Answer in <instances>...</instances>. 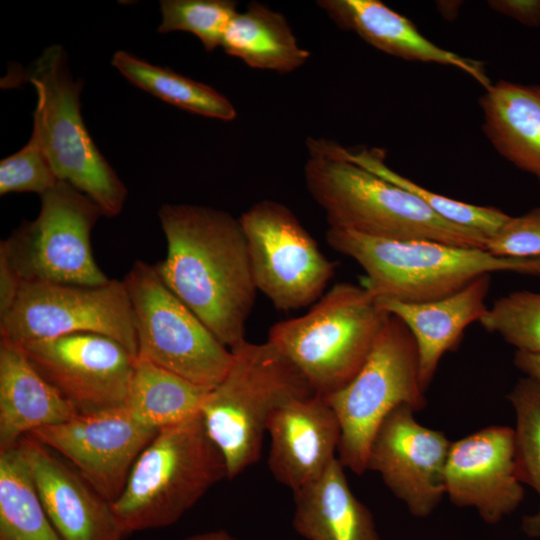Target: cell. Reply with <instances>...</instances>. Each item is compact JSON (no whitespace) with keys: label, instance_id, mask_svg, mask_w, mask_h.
Here are the masks:
<instances>
[{"label":"cell","instance_id":"7","mask_svg":"<svg viewBox=\"0 0 540 540\" xmlns=\"http://www.w3.org/2000/svg\"><path fill=\"white\" fill-rule=\"evenodd\" d=\"M25 77L37 94L32 135L58 180L92 199L104 216L118 215L127 189L85 127L79 101L83 85L73 80L64 49L60 45L47 47Z\"/></svg>","mask_w":540,"mask_h":540},{"label":"cell","instance_id":"34","mask_svg":"<svg viewBox=\"0 0 540 540\" xmlns=\"http://www.w3.org/2000/svg\"><path fill=\"white\" fill-rule=\"evenodd\" d=\"M488 6L530 28L540 27V0H490Z\"/></svg>","mask_w":540,"mask_h":540},{"label":"cell","instance_id":"5","mask_svg":"<svg viewBox=\"0 0 540 540\" xmlns=\"http://www.w3.org/2000/svg\"><path fill=\"white\" fill-rule=\"evenodd\" d=\"M224 478L225 460L198 413L157 432L112 508L127 534L167 527Z\"/></svg>","mask_w":540,"mask_h":540},{"label":"cell","instance_id":"3","mask_svg":"<svg viewBox=\"0 0 540 540\" xmlns=\"http://www.w3.org/2000/svg\"><path fill=\"white\" fill-rule=\"evenodd\" d=\"M326 241L365 272L364 287L376 299L405 303L438 300L494 272L540 277V258L498 257L487 250L429 240L379 239L331 228Z\"/></svg>","mask_w":540,"mask_h":540},{"label":"cell","instance_id":"26","mask_svg":"<svg viewBox=\"0 0 540 540\" xmlns=\"http://www.w3.org/2000/svg\"><path fill=\"white\" fill-rule=\"evenodd\" d=\"M112 64L134 85L179 109L223 121L237 117L230 100L207 84L148 63L125 51H117Z\"/></svg>","mask_w":540,"mask_h":540},{"label":"cell","instance_id":"28","mask_svg":"<svg viewBox=\"0 0 540 540\" xmlns=\"http://www.w3.org/2000/svg\"><path fill=\"white\" fill-rule=\"evenodd\" d=\"M342 155L367 171L412 193L443 219L491 237L510 217L498 208L480 206L437 194L389 168L380 149L349 150L340 146Z\"/></svg>","mask_w":540,"mask_h":540},{"label":"cell","instance_id":"10","mask_svg":"<svg viewBox=\"0 0 540 540\" xmlns=\"http://www.w3.org/2000/svg\"><path fill=\"white\" fill-rule=\"evenodd\" d=\"M41 197L38 216L0 243V254L22 282L101 285L110 279L96 263L91 232L101 208L67 182Z\"/></svg>","mask_w":540,"mask_h":540},{"label":"cell","instance_id":"15","mask_svg":"<svg viewBox=\"0 0 540 540\" xmlns=\"http://www.w3.org/2000/svg\"><path fill=\"white\" fill-rule=\"evenodd\" d=\"M408 405L395 408L377 429L366 470L376 472L416 517H426L445 496V469L452 441L421 425Z\"/></svg>","mask_w":540,"mask_h":540},{"label":"cell","instance_id":"6","mask_svg":"<svg viewBox=\"0 0 540 540\" xmlns=\"http://www.w3.org/2000/svg\"><path fill=\"white\" fill-rule=\"evenodd\" d=\"M388 316L364 286L337 283L307 313L275 323L267 341L328 396L357 374Z\"/></svg>","mask_w":540,"mask_h":540},{"label":"cell","instance_id":"14","mask_svg":"<svg viewBox=\"0 0 540 540\" xmlns=\"http://www.w3.org/2000/svg\"><path fill=\"white\" fill-rule=\"evenodd\" d=\"M136 420L125 406L78 413L31 436L61 455L106 500L114 502L125 487L140 453L157 434Z\"/></svg>","mask_w":540,"mask_h":540},{"label":"cell","instance_id":"4","mask_svg":"<svg viewBox=\"0 0 540 540\" xmlns=\"http://www.w3.org/2000/svg\"><path fill=\"white\" fill-rule=\"evenodd\" d=\"M222 380L207 394L200 415L221 452L228 479L255 464L268 421L286 402L315 394L300 371L274 345L244 340L231 349Z\"/></svg>","mask_w":540,"mask_h":540},{"label":"cell","instance_id":"13","mask_svg":"<svg viewBox=\"0 0 540 540\" xmlns=\"http://www.w3.org/2000/svg\"><path fill=\"white\" fill-rule=\"evenodd\" d=\"M19 346L36 370L79 413L125 404L137 356L113 338L74 333Z\"/></svg>","mask_w":540,"mask_h":540},{"label":"cell","instance_id":"35","mask_svg":"<svg viewBox=\"0 0 540 540\" xmlns=\"http://www.w3.org/2000/svg\"><path fill=\"white\" fill-rule=\"evenodd\" d=\"M22 281L3 255L0 254V318L12 308Z\"/></svg>","mask_w":540,"mask_h":540},{"label":"cell","instance_id":"22","mask_svg":"<svg viewBox=\"0 0 540 540\" xmlns=\"http://www.w3.org/2000/svg\"><path fill=\"white\" fill-rule=\"evenodd\" d=\"M338 457L293 492V528L307 540H382L369 509L353 494Z\"/></svg>","mask_w":540,"mask_h":540},{"label":"cell","instance_id":"25","mask_svg":"<svg viewBox=\"0 0 540 540\" xmlns=\"http://www.w3.org/2000/svg\"><path fill=\"white\" fill-rule=\"evenodd\" d=\"M211 389L137 357L124 406L136 420L159 431L200 413Z\"/></svg>","mask_w":540,"mask_h":540},{"label":"cell","instance_id":"31","mask_svg":"<svg viewBox=\"0 0 540 540\" xmlns=\"http://www.w3.org/2000/svg\"><path fill=\"white\" fill-rule=\"evenodd\" d=\"M237 5L233 0H162L158 32L192 33L211 52L221 46L226 27L238 12Z\"/></svg>","mask_w":540,"mask_h":540},{"label":"cell","instance_id":"2","mask_svg":"<svg viewBox=\"0 0 540 540\" xmlns=\"http://www.w3.org/2000/svg\"><path fill=\"white\" fill-rule=\"evenodd\" d=\"M307 149L306 188L329 227L379 239L486 250L485 235L443 219L412 193L345 158L333 141L309 138Z\"/></svg>","mask_w":540,"mask_h":540},{"label":"cell","instance_id":"32","mask_svg":"<svg viewBox=\"0 0 540 540\" xmlns=\"http://www.w3.org/2000/svg\"><path fill=\"white\" fill-rule=\"evenodd\" d=\"M58 178L39 141L31 135L18 152L0 162V194L33 192L40 196L51 190Z\"/></svg>","mask_w":540,"mask_h":540},{"label":"cell","instance_id":"20","mask_svg":"<svg viewBox=\"0 0 540 540\" xmlns=\"http://www.w3.org/2000/svg\"><path fill=\"white\" fill-rule=\"evenodd\" d=\"M317 5L342 29L357 33L375 48L410 61L456 67L484 89L491 82L480 61L464 58L428 40L406 17L379 0H319Z\"/></svg>","mask_w":540,"mask_h":540},{"label":"cell","instance_id":"18","mask_svg":"<svg viewBox=\"0 0 540 540\" xmlns=\"http://www.w3.org/2000/svg\"><path fill=\"white\" fill-rule=\"evenodd\" d=\"M268 468L292 492L318 479L337 458L341 429L324 396L292 399L271 415Z\"/></svg>","mask_w":540,"mask_h":540},{"label":"cell","instance_id":"12","mask_svg":"<svg viewBox=\"0 0 540 540\" xmlns=\"http://www.w3.org/2000/svg\"><path fill=\"white\" fill-rule=\"evenodd\" d=\"M239 221L256 288L276 309L303 308L324 294L336 266L288 207L262 200Z\"/></svg>","mask_w":540,"mask_h":540},{"label":"cell","instance_id":"1","mask_svg":"<svg viewBox=\"0 0 540 540\" xmlns=\"http://www.w3.org/2000/svg\"><path fill=\"white\" fill-rule=\"evenodd\" d=\"M158 217L167 243L161 278L232 349L246 340L258 291L239 218L195 204H165Z\"/></svg>","mask_w":540,"mask_h":540},{"label":"cell","instance_id":"30","mask_svg":"<svg viewBox=\"0 0 540 540\" xmlns=\"http://www.w3.org/2000/svg\"><path fill=\"white\" fill-rule=\"evenodd\" d=\"M479 323L517 351L540 355V292L520 290L500 297Z\"/></svg>","mask_w":540,"mask_h":540},{"label":"cell","instance_id":"24","mask_svg":"<svg viewBox=\"0 0 540 540\" xmlns=\"http://www.w3.org/2000/svg\"><path fill=\"white\" fill-rule=\"evenodd\" d=\"M221 47L252 68L279 73L300 68L310 57V52L298 44L285 17L257 1L234 15L224 31Z\"/></svg>","mask_w":540,"mask_h":540},{"label":"cell","instance_id":"21","mask_svg":"<svg viewBox=\"0 0 540 540\" xmlns=\"http://www.w3.org/2000/svg\"><path fill=\"white\" fill-rule=\"evenodd\" d=\"M79 412L30 363L20 346L0 340V452L32 432Z\"/></svg>","mask_w":540,"mask_h":540},{"label":"cell","instance_id":"16","mask_svg":"<svg viewBox=\"0 0 540 540\" xmlns=\"http://www.w3.org/2000/svg\"><path fill=\"white\" fill-rule=\"evenodd\" d=\"M514 428L493 425L451 443L445 469V495L459 507H472L496 524L521 504Z\"/></svg>","mask_w":540,"mask_h":540},{"label":"cell","instance_id":"37","mask_svg":"<svg viewBox=\"0 0 540 540\" xmlns=\"http://www.w3.org/2000/svg\"><path fill=\"white\" fill-rule=\"evenodd\" d=\"M184 540H237L229 532L223 529L203 532L191 535Z\"/></svg>","mask_w":540,"mask_h":540},{"label":"cell","instance_id":"27","mask_svg":"<svg viewBox=\"0 0 540 540\" xmlns=\"http://www.w3.org/2000/svg\"><path fill=\"white\" fill-rule=\"evenodd\" d=\"M0 540H62L17 445L0 452Z\"/></svg>","mask_w":540,"mask_h":540},{"label":"cell","instance_id":"9","mask_svg":"<svg viewBox=\"0 0 540 540\" xmlns=\"http://www.w3.org/2000/svg\"><path fill=\"white\" fill-rule=\"evenodd\" d=\"M122 280L134 315L137 357L215 387L230 367L231 349L167 286L156 265L138 260Z\"/></svg>","mask_w":540,"mask_h":540},{"label":"cell","instance_id":"11","mask_svg":"<svg viewBox=\"0 0 540 540\" xmlns=\"http://www.w3.org/2000/svg\"><path fill=\"white\" fill-rule=\"evenodd\" d=\"M74 333L108 336L137 356L134 315L123 280L101 285L22 282L12 308L0 318L1 340L19 345Z\"/></svg>","mask_w":540,"mask_h":540},{"label":"cell","instance_id":"29","mask_svg":"<svg viewBox=\"0 0 540 540\" xmlns=\"http://www.w3.org/2000/svg\"><path fill=\"white\" fill-rule=\"evenodd\" d=\"M507 399L516 418L515 456L520 481L540 497V381L520 378ZM522 530L530 538L540 537V506L534 514L524 516Z\"/></svg>","mask_w":540,"mask_h":540},{"label":"cell","instance_id":"17","mask_svg":"<svg viewBox=\"0 0 540 540\" xmlns=\"http://www.w3.org/2000/svg\"><path fill=\"white\" fill-rule=\"evenodd\" d=\"M54 528L62 540H123L112 503L72 466L31 436L17 444Z\"/></svg>","mask_w":540,"mask_h":540},{"label":"cell","instance_id":"23","mask_svg":"<svg viewBox=\"0 0 540 540\" xmlns=\"http://www.w3.org/2000/svg\"><path fill=\"white\" fill-rule=\"evenodd\" d=\"M479 104L494 149L540 184V84L499 80L485 88Z\"/></svg>","mask_w":540,"mask_h":540},{"label":"cell","instance_id":"33","mask_svg":"<svg viewBox=\"0 0 540 540\" xmlns=\"http://www.w3.org/2000/svg\"><path fill=\"white\" fill-rule=\"evenodd\" d=\"M486 250L498 257L540 258V207L517 217L510 216L487 239Z\"/></svg>","mask_w":540,"mask_h":540},{"label":"cell","instance_id":"19","mask_svg":"<svg viewBox=\"0 0 540 540\" xmlns=\"http://www.w3.org/2000/svg\"><path fill=\"white\" fill-rule=\"evenodd\" d=\"M490 274L476 278L459 292L442 299L405 303L376 299L380 309L398 317L410 330L419 355V379L426 392L443 355L454 350L465 329L487 312Z\"/></svg>","mask_w":540,"mask_h":540},{"label":"cell","instance_id":"36","mask_svg":"<svg viewBox=\"0 0 540 540\" xmlns=\"http://www.w3.org/2000/svg\"><path fill=\"white\" fill-rule=\"evenodd\" d=\"M514 364L527 377L540 381V355L516 351Z\"/></svg>","mask_w":540,"mask_h":540},{"label":"cell","instance_id":"8","mask_svg":"<svg viewBox=\"0 0 540 540\" xmlns=\"http://www.w3.org/2000/svg\"><path fill=\"white\" fill-rule=\"evenodd\" d=\"M341 429L337 457L357 475L366 472L371 441L383 420L397 407L426 406L419 379V355L408 327L389 314L367 359L353 379L324 396Z\"/></svg>","mask_w":540,"mask_h":540}]
</instances>
